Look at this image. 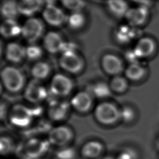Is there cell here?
I'll list each match as a JSON object with an SVG mask.
<instances>
[{"mask_svg":"<svg viewBox=\"0 0 159 159\" xmlns=\"http://www.w3.org/2000/svg\"><path fill=\"white\" fill-rule=\"evenodd\" d=\"M51 72L50 65L44 61H37L30 70L31 75L34 80L42 81L47 79Z\"/></svg>","mask_w":159,"mask_h":159,"instance_id":"22","label":"cell"},{"mask_svg":"<svg viewBox=\"0 0 159 159\" xmlns=\"http://www.w3.org/2000/svg\"><path fill=\"white\" fill-rule=\"evenodd\" d=\"M65 43V41L57 32L50 31L45 34L43 38V47L51 54L61 53Z\"/></svg>","mask_w":159,"mask_h":159,"instance_id":"14","label":"cell"},{"mask_svg":"<svg viewBox=\"0 0 159 159\" xmlns=\"http://www.w3.org/2000/svg\"><path fill=\"white\" fill-rule=\"evenodd\" d=\"M101 66L104 71L109 75H119L125 70L120 58L112 53H106L101 58Z\"/></svg>","mask_w":159,"mask_h":159,"instance_id":"11","label":"cell"},{"mask_svg":"<svg viewBox=\"0 0 159 159\" xmlns=\"http://www.w3.org/2000/svg\"><path fill=\"white\" fill-rule=\"evenodd\" d=\"M17 4L19 14L29 17L39 12L44 5L43 0H19Z\"/></svg>","mask_w":159,"mask_h":159,"instance_id":"17","label":"cell"},{"mask_svg":"<svg viewBox=\"0 0 159 159\" xmlns=\"http://www.w3.org/2000/svg\"><path fill=\"white\" fill-rule=\"evenodd\" d=\"M49 144L48 140L31 138L25 144L24 153L30 159H39L47 152Z\"/></svg>","mask_w":159,"mask_h":159,"instance_id":"10","label":"cell"},{"mask_svg":"<svg viewBox=\"0 0 159 159\" xmlns=\"http://www.w3.org/2000/svg\"><path fill=\"white\" fill-rule=\"evenodd\" d=\"M4 55L8 61L14 64L19 63L26 58L25 47L18 42H9L6 46Z\"/></svg>","mask_w":159,"mask_h":159,"instance_id":"16","label":"cell"},{"mask_svg":"<svg viewBox=\"0 0 159 159\" xmlns=\"http://www.w3.org/2000/svg\"><path fill=\"white\" fill-rule=\"evenodd\" d=\"M69 105L66 102H53L48 109V115L50 119L55 121H60L65 119L68 112Z\"/></svg>","mask_w":159,"mask_h":159,"instance_id":"21","label":"cell"},{"mask_svg":"<svg viewBox=\"0 0 159 159\" xmlns=\"http://www.w3.org/2000/svg\"><path fill=\"white\" fill-rule=\"evenodd\" d=\"M44 24L39 18L30 17L22 25L21 35L30 43H34L43 35Z\"/></svg>","mask_w":159,"mask_h":159,"instance_id":"4","label":"cell"},{"mask_svg":"<svg viewBox=\"0 0 159 159\" xmlns=\"http://www.w3.org/2000/svg\"><path fill=\"white\" fill-rule=\"evenodd\" d=\"M135 27L129 24L119 25L115 32L116 39L121 43H126L130 41L135 35Z\"/></svg>","mask_w":159,"mask_h":159,"instance_id":"24","label":"cell"},{"mask_svg":"<svg viewBox=\"0 0 159 159\" xmlns=\"http://www.w3.org/2000/svg\"><path fill=\"white\" fill-rule=\"evenodd\" d=\"M1 78L4 88L11 93L19 92L25 86V78L24 73L14 66L4 67L1 71Z\"/></svg>","mask_w":159,"mask_h":159,"instance_id":"1","label":"cell"},{"mask_svg":"<svg viewBox=\"0 0 159 159\" xmlns=\"http://www.w3.org/2000/svg\"><path fill=\"white\" fill-rule=\"evenodd\" d=\"M147 74V68L139 61L130 63L125 68L124 75L125 78L132 81L142 80Z\"/></svg>","mask_w":159,"mask_h":159,"instance_id":"18","label":"cell"},{"mask_svg":"<svg viewBox=\"0 0 159 159\" xmlns=\"http://www.w3.org/2000/svg\"><path fill=\"white\" fill-rule=\"evenodd\" d=\"M94 115L96 120L105 125H111L120 119V109L111 102L104 101L95 107Z\"/></svg>","mask_w":159,"mask_h":159,"instance_id":"2","label":"cell"},{"mask_svg":"<svg viewBox=\"0 0 159 159\" xmlns=\"http://www.w3.org/2000/svg\"><path fill=\"white\" fill-rule=\"evenodd\" d=\"M93 98L89 91H81L71 98L70 104L77 112L86 113L93 107Z\"/></svg>","mask_w":159,"mask_h":159,"instance_id":"12","label":"cell"},{"mask_svg":"<svg viewBox=\"0 0 159 159\" xmlns=\"http://www.w3.org/2000/svg\"><path fill=\"white\" fill-rule=\"evenodd\" d=\"M157 50V43L151 37H143L136 42L133 51L137 58H146L152 57Z\"/></svg>","mask_w":159,"mask_h":159,"instance_id":"15","label":"cell"},{"mask_svg":"<svg viewBox=\"0 0 159 159\" xmlns=\"http://www.w3.org/2000/svg\"><path fill=\"white\" fill-rule=\"evenodd\" d=\"M0 32L6 39L16 37L21 34L22 26L15 19H5L1 24Z\"/></svg>","mask_w":159,"mask_h":159,"instance_id":"19","label":"cell"},{"mask_svg":"<svg viewBox=\"0 0 159 159\" xmlns=\"http://www.w3.org/2000/svg\"><path fill=\"white\" fill-rule=\"evenodd\" d=\"M1 12L4 19H15L20 14L17 2L15 0H4L1 6Z\"/></svg>","mask_w":159,"mask_h":159,"instance_id":"25","label":"cell"},{"mask_svg":"<svg viewBox=\"0 0 159 159\" xmlns=\"http://www.w3.org/2000/svg\"><path fill=\"white\" fill-rule=\"evenodd\" d=\"M157 148L159 150V141L157 142Z\"/></svg>","mask_w":159,"mask_h":159,"instance_id":"36","label":"cell"},{"mask_svg":"<svg viewBox=\"0 0 159 159\" xmlns=\"http://www.w3.org/2000/svg\"><path fill=\"white\" fill-rule=\"evenodd\" d=\"M59 65L65 71L71 74H77L84 67V61L76 50H65L61 53Z\"/></svg>","mask_w":159,"mask_h":159,"instance_id":"3","label":"cell"},{"mask_svg":"<svg viewBox=\"0 0 159 159\" xmlns=\"http://www.w3.org/2000/svg\"><path fill=\"white\" fill-rule=\"evenodd\" d=\"M104 146L98 140H90L86 142L81 149V155L87 159L98 158L102 153Z\"/></svg>","mask_w":159,"mask_h":159,"instance_id":"20","label":"cell"},{"mask_svg":"<svg viewBox=\"0 0 159 159\" xmlns=\"http://www.w3.org/2000/svg\"><path fill=\"white\" fill-rule=\"evenodd\" d=\"M148 16V9L147 6L139 5L138 6L129 8L124 17L129 25L137 27L145 23Z\"/></svg>","mask_w":159,"mask_h":159,"instance_id":"13","label":"cell"},{"mask_svg":"<svg viewBox=\"0 0 159 159\" xmlns=\"http://www.w3.org/2000/svg\"><path fill=\"white\" fill-rule=\"evenodd\" d=\"M66 23L70 29L78 30L84 25L86 17L81 11L72 12L68 16Z\"/></svg>","mask_w":159,"mask_h":159,"instance_id":"28","label":"cell"},{"mask_svg":"<svg viewBox=\"0 0 159 159\" xmlns=\"http://www.w3.org/2000/svg\"><path fill=\"white\" fill-rule=\"evenodd\" d=\"M9 117L11 123L14 126L25 127L31 124L34 115L29 107L22 104H16L11 109Z\"/></svg>","mask_w":159,"mask_h":159,"instance_id":"6","label":"cell"},{"mask_svg":"<svg viewBox=\"0 0 159 159\" xmlns=\"http://www.w3.org/2000/svg\"><path fill=\"white\" fill-rule=\"evenodd\" d=\"M44 20L53 27H60L66 23L68 16L63 11L55 5H47L42 11Z\"/></svg>","mask_w":159,"mask_h":159,"instance_id":"9","label":"cell"},{"mask_svg":"<svg viewBox=\"0 0 159 159\" xmlns=\"http://www.w3.org/2000/svg\"><path fill=\"white\" fill-rule=\"evenodd\" d=\"M43 54L42 48L34 43H30L25 47V57L31 61L38 60Z\"/></svg>","mask_w":159,"mask_h":159,"instance_id":"29","label":"cell"},{"mask_svg":"<svg viewBox=\"0 0 159 159\" xmlns=\"http://www.w3.org/2000/svg\"><path fill=\"white\" fill-rule=\"evenodd\" d=\"M136 158L137 155L134 150L127 149L120 152L116 159H136Z\"/></svg>","mask_w":159,"mask_h":159,"instance_id":"33","label":"cell"},{"mask_svg":"<svg viewBox=\"0 0 159 159\" xmlns=\"http://www.w3.org/2000/svg\"><path fill=\"white\" fill-rule=\"evenodd\" d=\"M73 137V132L71 129L67 125H61L49 130L48 141L51 145L64 147L70 142Z\"/></svg>","mask_w":159,"mask_h":159,"instance_id":"7","label":"cell"},{"mask_svg":"<svg viewBox=\"0 0 159 159\" xmlns=\"http://www.w3.org/2000/svg\"><path fill=\"white\" fill-rule=\"evenodd\" d=\"M102 159H113V158H111V157H106V158H102Z\"/></svg>","mask_w":159,"mask_h":159,"instance_id":"37","label":"cell"},{"mask_svg":"<svg viewBox=\"0 0 159 159\" xmlns=\"http://www.w3.org/2000/svg\"><path fill=\"white\" fill-rule=\"evenodd\" d=\"M44 4L47 5H55L57 0H43Z\"/></svg>","mask_w":159,"mask_h":159,"instance_id":"35","label":"cell"},{"mask_svg":"<svg viewBox=\"0 0 159 159\" xmlns=\"http://www.w3.org/2000/svg\"><path fill=\"white\" fill-rule=\"evenodd\" d=\"M48 91L40 81L32 80L25 88L24 97L27 101L34 104L39 103L47 97Z\"/></svg>","mask_w":159,"mask_h":159,"instance_id":"8","label":"cell"},{"mask_svg":"<svg viewBox=\"0 0 159 159\" xmlns=\"http://www.w3.org/2000/svg\"><path fill=\"white\" fill-rule=\"evenodd\" d=\"M120 120H122L126 123L132 122L136 115L134 109L129 106H125L120 109Z\"/></svg>","mask_w":159,"mask_h":159,"instance_id":"32","label":"cell"},{"mask_svg":"<svg viewBox=\"0 0 159 159\" xmlns=\"http://www.w3.org/2000/svg\"><path fill=\"white\" fill-rule=\"evenodd\" d=\"M89 92L92 94L93 97L99 99H104L110 96L112 91L110 88L109 84H107L104 82L100 81L93 84L91 86V91Z\"/></svg>","mask_w":159,"mask_h":159,"instance_id":"27","label":"cell"},{"mask_svg":"<svg viewBox=\"0 0 159 159\" xmlns=\"http://www.w3.org/2000/svg\"><path fill=\"white\" fill-rule=\"evenodd\" d=\"M133 2H136L139 4V5H145L147 6V4L149 3L150 0H132Z\"/></svg>","mask_w":159,"mask_h":159,"instance_id":"34","label":"cell"},{"mask_svg":"<svg viewBox=\"0 0 159 159\" xmlns=\"http://www.w3.org/2000/svg\"><path fill=\"white\" fill-rule=\"evenodd\" d=\"M62 5L71 12L81 11L85 7L84 0H60Z\"/></svg>","mask_w":159,"mask_h":159,"instance_id":"30","label":"cell"},{"mask_svg":"<svg viewBox=\"0 0 159 159\" xmlns=\"http://www.w3.org/2000/svg\"><path fill=\"white\" fill-rule=\"evenodd\" d=\"M109 84L112 92L117 94L125 93L129 88L128 80L120 75L112 76Z\"/></svg>","mask_w":159,"mask_h":159,"instance_id":"26","label":"cell"},{"mask_svg":"<svg viewBox=\"0 0 159 159\" xmlns=\"http://www.w3.org/2000/svg\"><path fill=\"white\" fill-rule=\"evenodd\" d=\"M107 7L109 12L118 18L125 17L129 9L125 0H107Z\"/></svg>","mask_w":159,"mask_h":159,"instance_id":"23","label":"cell"},{"mask_svg":"<svg viewBox=\"0 0 159 159\" xmlns=\"http://www.w3.org/2000/svg\"><path fill=\"white\" fill-rule=\"evenodd\" d=\"M14 147L13 140L9 137L2 136L0 140V151L2 155H7L11 153Z\"/></svg>","mask_w":159,"mask_h":159,"instance_id":"31","label":"cell"},{"mask_svg":"<svg viewBox=\"0 0 159 159\" xmlns=\"http://www.w3.org/2000/svg\"><path fill=\"white\" fill-rule=\"evenodd\" d=\"M74 88L73 80L63 73H56L51 79L50 91L55 97H66L68 96Z\"/></svg>","mask_w":159,"mask_h":159,"instance_id":"5","label":"cell"}]
</instances>
